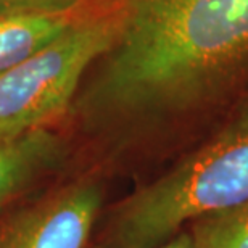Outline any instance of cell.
I'll return each mask as SVG.
<instances>
[{"label":"cell","instance_id":"cell-8","mask_svg":"<svg viewBox=\"0 0 248 248\" xmlns=\"http://www.w3.org/2000/svg\"><path fill=\"white\" fill-rule=\"evenodd\" d=\"M91 0H0V16L32 12H57L82 7Z\"/></svg>","mask_w":248,"mask_h":248},{"label":"cell","instance_id":"cell-4","mask_svg":"<svg viewBox=\"0 0 248 248\" xmlns=\"http://www.w3.org/2000/svg\"><path fill=\"white\" fill-rule=\"evenodd\" d=\"M103 200L100 176L78 177L0 222V248H87Z\"/></svg>","mask_w":248,"mask_h":248},{"label":"cell","instance_id":"cell-3","mask_svg":"<svg viewBox=\"0 0 248 248\" xmlns=\"http://www.w3.org/2000/svg\"><path fill=\"white\" fill-rule=\"evenodd\" d=\"M120 0L95 3L55 41L0 76V139L50 129L78 98L89 71L115 44Z\"/></svg>","mask_w":248,"mask_h":248},{"label":"cell","instance_id":"cell-6","mask_svg":"<svg viewBox=\"0 0 248 248\" xmlns=\"http://www.w3.org/2000/svg\"><path fill=\"white\" fill-rule=\"evenodd\" d=\"M95 0L57 12H32L0 16V76L36 55L71 28Z\"/></svg>","mask_w":248,"mask_h":248},{"label":"cell","instance_id":"cell-9","mask_svg":"<svg viewBox=\"0 0 248 248\" xmlns=\"http://www.w3.org/2000/svg\"><path fill=\"white\" fill-rule=\"evenodd\" d=\"M156 248H193V247H192L190 237H188V234L184 231V232H181L179 235H176L174 239H171L170 242H166V244H163Z\"/></svg>","mask_w":248,"mask_h":248},{"label":"cell","instance_id":"cell-5","mask_svg":"<svg viewBox=\"0 0 248 248\" xmlns=\"http://www.w3.org/2000/svg\"><path fill=\"white\" fill-rule=\"evenodd\" d=\"M66 153V143L50 129L0 139V211L55 171Z\"/></svg>","mask_w":248,"mask_h":248},{"label":"cell","instance_id":"cell-1","mask_svg":"<svg viewBox=\"0 0 248 248\" xmlns=\"http://www.w3.org/2000/svg\"><path fill=\"white\" fill-rule=\"evenodd\" d=\"M120 2L121 31L73 107L103 147L172 161L248 95V0Z\"/></svg>","mask_w":248,"mask_h":248},{"label":"cell","instance_id":"cell-2","mask_svg":"<svg viewBox=\"0 0 248 248\" xmlns=\"http://www.w3.org/2000/svg\"><path fill=\"white\" fill-rule=\"evenodd\" d=\"M248 198V95L195 145L113 208L102 248H156Z\"/></svg>","mask_w":248,"mask_h":248},{"label":"cell","instance_id":"cell-7","mask_svg":"<svg viewBox=\"0 0 248 248\" xmlns=\"http://www.w3.org/2000/svg\"><path fill=\"white\" fill-rule=\"evenodd\" d=\"M186 232L193 248H248V198L226 210L197 217Z\"/></svg>","mask_w":248,"mask_h":248}]
</instances>
